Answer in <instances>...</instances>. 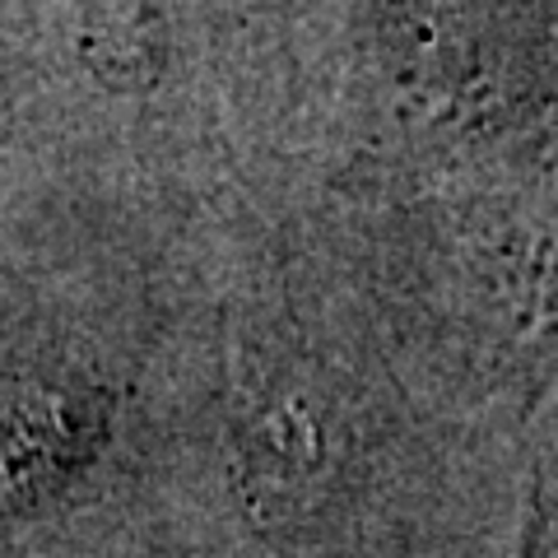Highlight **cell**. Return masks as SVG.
Wrapping results in <instances>:
<instances>
[{"mask_svg":"<svg viewBox=\"0 0 558 558\" xmlns=\"http://www.w3.org/2000/svg\"><path fill=\"white\" fill-rule=\"evenodd\" d=\"M381 336L433 396L531 418L558 391V178L381 201Z\"/></svg>","mask_w":558,"mask_h":558,"instance_id":"6da1fadb","label":"cell"},{"mask_svg":"<svg viewBox=\"0 0 558 558\" xmlns=\"http://www.w3.org/2000/svg\"><path fill=\"white\" fill-rule=\"evenodd\" d=\"M242 457L266 517L284 526H317L363 480L368 433L359 428L354 381L312 363L299 381L275 387L247 414Z\"/></svg>","mask_w":558,"mask_h":558,"instance_id":"7a4b0ae2","label":"cell"},{"mask_svg":"<svg viewBox=\"0 0 558 558\" xmlns=\"http://www.w3.org/2000/svg\"><path fill=\"white\" fill-rule=\"evenodd\" d=\"M512 558H558V391L531 414Z\"/></svg>","mask_w":558,"mask_h":558,"instance_id":"3957f363","label":"cell"}]
</instances>
